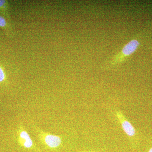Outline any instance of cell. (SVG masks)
Returning a JSON list of instances; mask_svg holds the SVG:
<instances>
[{
	"mask_svg": "<svg viewBox=\"0 0 152 152\" xmlns=\"http://www.w3.org/2000/svg\"><path fill=\"white\" fill-rule=\"evenodd\" d=\"M140 45V42L136 39H133L130 41L125 45L118 53L104 65V69H111L124 61L136 51Z\"/></svg>",
	"mask_w": 152,
	"mask_h": 152,
	"instance_id": "obj_1",
	"label": "cell"
},
{
	"mask_svg": "<svg viewBox=\"0 0 152 152\" xmlns=\"http://www.w3.org/2000/svg\"><path fill=\"white\" fill-rule=\"evenodd\" d=\"M34 129L40 142L48 149L57 150L62 145V138L60 136L44 132L37 126Z\"/></svg>",
	"mask_w": 152,
	"mask_h": 152,
	"instance_id": "obj_2",
	"label": "cell"
},
{
	"mask_svg": "<svg viewBox=\"0 0 152 152\" xmlns=\"http://www.w3.org/2000/svg\"><path fill=\"white\" fill-rule=\"evenodd\" d=\"M17 141L19 145L26 149H33L35 144L23 125L20 124L16 131Z\"/></svg>",
	"mask_w": 152,
	"mask_h": 152,
	"instance_id": "obj_3",
	"label": "cell"
},
{
	"mask_svg": "<svg viewBox=\"0 0 152 152\" xmlns=\"http://www.w3.org/2000/svg\"><path fill=\"white\" fill-rule=\"evenodd\" d=\"M115 115L123 130L126 135L132 139L137 134L136 129L132 124L126 118L122 112L120 110H116L115 111Z\"/></svg>",
	"mask_w": 152,
	"mask_h": 152,
	"instance_id": "obj_4",
	"label": "cell"
},
{
	"mask_svg": "<svg viewBox=\"0 0 152 152\" xmlns=\"http://www.w3.org/2000/svg\"><path fill=\"white\" fill-rule=\"evenodd\" d=\"M8 4L6 1L0 0V12L4 16H8Z\"/></svg>",
	"mask_w": 152,
	"mask_h": 152,
	"instance_id": "obj_5",
	"label": "cell"
},
{
	"mask_svg": "<svg viewBox=\"0 0 152 152\" xmlns=\"http://www.w3.org/2000/svg\"><path fill=\"white\" fill-rule=\"evenodd\" d=\"M7 83V75L2 67L0 65V86H4Z\"/></svg>",
	"mask_w": 152,
	"mask_h": 152,
	"instance_id": "obj_6",
	"label": "cell"
},
{
	"mask_svg": "<svg viewBox=\"0 0 152 152\" xmlns=\"http://www.w3.org/2000/svg\"><path fill=\"white\" fill-rule=\"evenodd\" d=\"M0 27L5 30H8L10 28V26L7 20L4 17L1 15H0Z\"/></svg>",
	"mask_w": 152,
	"mask_h": 152,
	"instance_id": "obj_7",
	"label": "cell"
},
{
	"mask_svg": "<svg viewBox=\"0 0 152 152\" xmlns=\"http://www.w3.org/2000/svg\"><path fill=\"white\" fill-rule=\"evenodd\" d=\"M79 152H96L92 151H80Z\"/></svg>",
	"mask_w": 152,
	"mask_h": 152,
	"instance_id": "obj_8",
	"label": "cell"
},
{
	"mask_svg": "<svg viewBox=\"0 0 152 152\" xmlns=\"http://www.w3.org/2000/svg\"><path fill=\"white\" fill-rule=\"evenodd\" d=\"M148 152H152V147L149 150Z\"/></svg>",
	"mask_w": 152,
	"mask_h": 152,
	"instance_id": "obj_9",
	"label": "cell"
}]
</instances>
